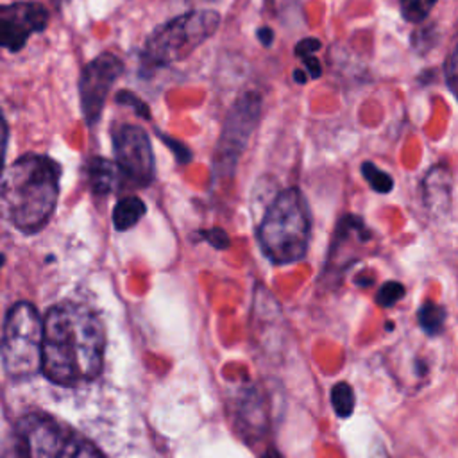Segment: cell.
<instances>
[{"label": "cell", "instance_id": "cell-1", "mask_svg": "<svg viewBox=\"0 0 458 458\" xmlns=\"http://www.w3.org/2000/svg\"><path fill=\"white\" fill-rule=\"evenodd\" d=\"M106 333L84 304L61 302L43 318L41 372L55 385L73 386L95 379L104 363Z\"/></svg>", "mask_w": 458, "mask_h": 458}, {"label": "cell", "instance_id": "cell-2", "mask_svg": "<svg viewBox=\"0 0 458 458\" xmlns=\"http://www.w3.org/2000/svg\"><path fill=\"white\" fill-rule=\"evenodd\" d=\"M59 165L41 154L18 157L0 177V211L21 233L47 225L59 199Z\"/></svg>", "mask_w": 458, "mask_h": 458}, {"label": "cell", "instance_id": "cell-3", "mask_svg": "<svg viewBox=\"0 0 458 458\" xmlns=\"http://www.w3.org/2000/svg\"><path fill=\"white\" fill-rule=\"evenodd\" d=\"M311 216L302 191L295 186L283 190L267 208L256 236L261 252L276 265L304 258L310 243Z\"/></svg>", "mask_w": 458, "mask_h": 458}, {"label": "cell", "instance_id": "cell-4", "mask_svg": "<svg viewBox=\"0 0 458 458\" xmlns=\"http://www.w3.org/2000/svg\"><path fill=\"white\" fill-rule=\"evenodd\" d=\"M220 14L213 9H193L156 27L147 38L141 59L147 66L161 68L191 55L218 29Z\"/></svg>", "mask_w": 458, "mask_h": 458}, {"label": "cell", "instance_id": "cell-5", "mask_svg": "<svg viewBox=\"0 0 458 458\" xmlns=\"http://www.w3.org/2000/svg\"><path fill=\"white\" fill-rule=\"evenodd\" d=\"M43 318L30 302H16L4 324L0 356L13 379H25L41 370Z\"/></svg>", "mask_w": 458, "mask_h": 458}, {"label": "cell", "instance_id": "cell-6", "mask_svg": "<svg viewBox=\"0 0 458 458\" xmlns=\"http://www.w3.org/2000/svg\"><path fill=\"white\" fill-rule=\"evenodd\" d=\"M18 438L23 458H104L89 440L50 415L21 419Z\"/></svg>", "mask_w": 458, "mask_h": 458}, {"label": "cell", "instance_id": "cell-7", "mask_svg": "<svg viewBox=\"0 0 458 458\" xmlns=\"http://www.w3.org/2000/svg\"><path fill=\"white\" fill-rule=\"evenodd\" d=\"M261 114V95L247 91L231 106L213 154L215 177L233 175Z\"/></svg>", "mask_w": 458, "mask_h": 458}, {"label": "cell", "instance_id": "cell-8", "mask_svg": "<svg viewBox=\"0 0 458 458\" xmlns=\"http://www.w3.org/2000/svg\"><path fill=\"white\" fill-rule=\"evenodd\" d=\"M114 165L125 179L138 186H148L156 177V159L150 140L140 125H120L113 134Z\"/></svg>", "mask_w": 458, "mask_h": 458}, {"label": "cell", "instance_id": "cell-9", "mask_svg": "<svg viewBox=\"0 0 458 458\" xmlns=\"http://www.w3.org/2000/svg\"><path fill=\"white\" fill-rule=\"evenodd\" d=\"M123 73V63L118 55L104 52L91 59L79 77V98L82 116L88 125H95L104 111L111 88Z\"/></svg>", "mask_w": 458, "mask_h": 458}, {"label": "cell", "instance_id": "cell-10", "mask_svg": "<svg viewBox=\"0 0 458 458\" xmlns=\"http://www.w3.org/2000/svg\"><path fill=\"white\" fill-rule=\"evenodd\" d=\"M48 25V11L38 2L0 4V48L18 52L29 38L45 30Z\"/></svg>", "mask_w": 458, "mask_h": 458}, {"label": "cell", "instance_id": "cell-11", "mask_svg": "<svg viewBox=\"0 0 458 458\" xmlns=\"http://www.w3.org/2000/svg\"><path fill=\"white\" fill-rule=\"evenodd\" d=\"M451 172L444 165L433 166L422 182V199L433 215H442L449 211L451 208V190H453V181H451Z\"/></svg>", "mask_w": 458, "mask_h": 458}, {"label": "cell", "instance_id": "cell-12", "mask_svg": "<svg viewBox=\"0 0 458 458\" xmlns=\"http://www.w3.org/2000/svg\"><path fill=\"white\" fill-rule=\"evenodd\" d=\"M86 175H88V184L91 193L97 197H107L116 184L118 168L113 161L95 156L88 161Z\"/></svg>", "mask_w": 458, "mask_h": 458}, {"label": "cell", "instance_id": "cell-13", "mask_svg": "<svg viewBox=\"0 0 458 458\" xmlns=\"http://www.w3.org/2000/svg\"><path fill=\"white\" fill-rule=\"evenodd\" d=\"M145 211H147L145 202L140 197H136V195L123 197L114 204L113 216H111L113 218V227L116 231H127L141 220Z\"/></svg>", "mask_w": 458, "mask_h": 458}, {"label": "cell", "instance_id": "cell-14", "mask_svg": "<svg viewBox=\"0 0 458 458\" xmlns=\"http://www.w3.org/2000/svg\"><path fill=\"white\" fill-rule=\"evenodd\" d=\"M444 322H445V310L440 304L428 301L419 310V324L426 333L429 335L440 333V329L444 327Z\"/></svg>", "mask_w": 458, "mask_h": 458}, {"label": "cell", "instance_id": "cell-15", "mask_svg": "<svg viewBox=\"0 0 458 458\" xmlns=\"http://www.w3.org/2000/svg\"><path fill=\"white\" fill-rule=\"evenodd\" d=\"M361 175L365 177L367 184L377 191V193H390L394 188V179L390 174H386L385 170L377 168L374 163L365 161L361 165Z\"/></svg>", "mask_w": 458, "mask_h": 458}, {"label": "cell", "instance_id": "cell-16", "mask_svg": "<svg viewBox=\"0 0 458 458\" xmlns=\"http://www.w3.org/2000/svg\"><path fill=\"white\" fill-rule=\"evenodd\" d=\"M437 2L438 0H399L401 16L408 23H420L429 16V13Z\"/></svg>", "mask_w": 458, "mask_h": 458}, {"label": "cell", "instance_id": "cell-17", "mask_svg": "<svg viewBox=\"0 0 458 458\" xmlns=\"http://www.w3.org/2000/svg\"><path fill=\"white\" fill-rule=\"evenodd\" d=\"M331 403L340 417H349L354 410V392L347 383H336L331 390Z\"/></svg>", "mask_w": 458, "mask_h": 458}, {"label": "cell", "instance_id": "cell-18", "mask_svg": "<svg viewBox=\"0 0 458 458\" xmlns=\"http://www.w3.org/2000/svg\"><path fill=\"white\" fill-rule=\"evenodd\" d=\"M403 295H404V286L397 281H388L377 290L376 301L379 306L388 308V306H394Z\"/></svg>", "mask_w": 458, "mask_h": 458}, {"label": "cell", "instance_id": "cell-19", "mask_svg": "<svg viewBox=\"0 0 458 458\" xmlns=\"http://www.w3.org/2000/svg\"><path fill=\"white\" fill-rule=\"evenodd\" d=\"M114 100L118 102V104H123V106H127V107H131L140 118H145V120H150V111H148V106L136 95V93H132V91H125V89H122L120 93H116V97H114Z\"/></svg>", "mask_w": 458, "mask_h": 458}, {"label": "cell", "instance_id": "cell-20", "mask_svg": "<svg viewBox=\"0 0 458 458\" xmlns=\"http://www.w3.org/2000/svg\"><path fill=\"white\" fill-rule=\"evenodd\" d=\"M200 238L206 240L209 245H213V247L218 249V250L227 249L229 243H231L227 233H225L224 229H220V227H211V229H208V231H200Z\"/></svg>", "mask_w": 458, "mask_h": 458}, {"label": "cell", "instance_id": "cell-21", "mask_svg": "<svg viewBox=\"0 0 458 458\" xmlns=\"http://www.w3.org/2000/svg\"><path fill=\"white\" fill-rule=\"evenodd\" d=\"M320 48H322V43L317 38H304L295 45V55L302 59L308 55H315V52Z\"/></svg>", "mask_w": 458, "mask_h": 458}, {"label": "cell", "instance_id": "cell-22", "mask_svg": "<svg viewBox=\"0 0 458 458\" xmlns=\"http://www.w3.org/2000/svg\"><path fill=\"white\" fill-rule=\"evenodd\" d=\"M161 140L174 150V154H175L179 163H188L190 161L191 156H190V150H188V147L184 143H179L177 140H174L170 136H165V134H161Z\"/></svg>", "mask_w": 458, "mask_h": 458}, {"label": "cell", "instance_id": "cell-23", "mask_svg": "<svg viewBox=\"0 0 458 458\" xmlns=\"http://www.w3.org/2000/svg\"><path fill=\"white\" fill-rule=\"evenodd\" d=\"M302 63H304V68L310 75V79H318L322 75V66H320V61L315 57V55H308V57H302Z\"/></svg>", "mask_w": 458, "mask_h": 458}, {"label": "cell", "instance_id": "cell-24", "mask_svg": "<svg viewBox=\"0 0 458 458\" xmlns=\"http://www.w3.org/2000/svg\"><path fill=\"white\" fill-rule=\"evenodd\" d=\"M5 148H7V123H5V118H4V114L0 111V174L4 170Z\"/></svg>", "mask_w": 458, "mask_h": 458}, {"label": "cell", "instance_id": "cell-25", "mask_svg": "<svg viewBox=\"0 0 458 458\" xmlns=\"http://www.w3.org/2000/svg\"><path fill=\"white\" fill-rule=\"evenodd\" d=\"M445 70H447V82H449V88L454 91V81H456V50H453L447 57V63H445Z\"/></svg>", "mask_w": 458, "mask_h": 458}, {"label": "cell", "instance_id": "cell-26", "mask_svg": "<svg viewBox=\"0 0 458 458\" xmlns=\"http://www.w3.org/2000/svg\"><path fill=\"white\" fill-rule=\"evenodd\" d=\"M256 36H258V39L261 41L263 47H270L272 41H274V30L270 27H259L256 30Z\"/></svg>", "mask_w": 458, "mask_h": 458}, {"label": "cell", "instance_id": "cell-27", "mask_svg": "<svg viewBox=\"0 0 458 458\" xmlns=\"http://www.w3.org/2000/svg\"><path fill=\"white\" fill-rule=\"evenodd\" d=\"M293 79H295V82H299V84H304L308 79H306V72H301V70H295L293 72Z\"/></svg>", "mask_w": 458, "mask_h": 458}, {"label": "cell", "instance_id": "cell-28", "mask_svg": "<svg viewBox=\"0 0 458 458\" xmlns=\"http://www.w3.org/2000/svg\"><path fill=\"white\" fill-rule=\"evenodd\" d=\"M263 458H283L276 449H268L265 454H263Z\"/></svg>", "mask_w": 458, "mask_h": 458}, {"label": "cell", "instance_id": "cell-29", "mask_svg": "<svg viewBox=\"0 0 458 458\" xmlns=\"http://www.w3.org/2000/svg\"><path fill=\"white\" fill-rule=\"evenodd\" d=\"M2 265H4V254H0V268H2Z\"/></svg>", "mask_w": 458, "mask_h": 458}]
</instances>
